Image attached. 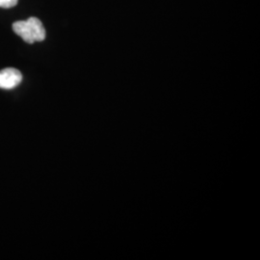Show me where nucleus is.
Returning a JSON list of instances; mask_svg holds the SVG:
<instances>
[{
  "label": "nucleus",
  "mask_w": 260,
  "mask_h": 260,
  "mask_svg": "<svg viewBox=\"0 0 260 260\" xmlns=\"http://www.w3.org/2000/svg\"><path fill=\"white\" fill-rule=\"evenodd\" d=\"M13 30L27 44L43 42L47 36L46 29L42 21L34 17L29 18L27 20H19L14 22Z\"/></svg>",
  "instance_id": "f257e3e1"
},
{
  "label": "nucleus",
  "mask_w": 260,
  "mask_h": 260,
  "mask_svg": "<svg viewBox=\"0 0 260 260\" xmlns=\"http://www.w3.org/2000/svg\"><path fill=\"white\" fill-rule=\"evenodd\" d=\"M22 81V75L19 70L8 68L0 71V88L11 90L19 86Z\"/></svg>",
  "instance_id": "f03ea898"
},
{
  "label": "nucleus",
  "mask_w": 260,
  "mask_h": 260,
  "mask_svg": "<svg viewBox=\"0 0 260 260\" xmlns=\"http://www.w3.org/2000/svg\"><path fill=\"white\" fill-rule=\"evenodd\" d=\"M19 0H0V8H12L18 4Z\"/></svg>",
  "instance_id": "7ed1b4c3"
}]
</instances>
